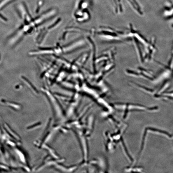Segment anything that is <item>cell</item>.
Returning a JSON list of instances; mask_svg holds the SVG:
<instances>
[{
	"mask_svg": "<svg viewBox=\"0 0 173 173\" xmlns=\"http://www.w3.org/2000/svg\"><path fill=\"white\" fill-rule=\"evenodd\" d=\"M97 33L103 39L108 41L118 42L127 39L126 34L109 27H101Z\"/></svg>",
	"mask_w": 173,
	"mask_h": 173,
	"instance_id": "obj_1",
	"label": "cell"
},
{
	"mask_svg": "<svg viewBox=\"0 0 173 173\" xmlns=\"http://www.w3.org/2000/svg\"><path fill=\"white\" fill-rule=\"evenodd\" d=\"M132 8L137 13L142 15L143 12L139 4L136 0H127Z\"/></svg>",
	"mask_w": 173,
	"mask_h": 173,
	"instance_id": "obj_2",
	"label": "cell"
},
{
	"mask_svg": "<svg viewBox=\"0 0 173 173\" xmlns=\"http://www.w3.org/2000/svg\"><path fill=\"white\" fill-rule=\"evenodd\" d=\"M114 10L117 13H122L123 9L121 0H113Z\"/></svg>",
	"mask_w": 173,
	"mask_h": 173,
	"instance_id": "obj_3",
	"label": "cell"
},
{
	"mask_svg": "<svg viewBox=\"0 0 173 173\" xmlns=\"http://www.w3.org/2000/svg\"><path fill=\"white\" fill-rule=\"evenodd\" d=\"M0 17H1L3 19V20H4L5 21H6V19L4 17H3V16H2V15H0Z\"/></svg>",
	"mask_w": 173,
	"mask_h": 173,
	"instance_id": "obj_4",
	"label": "cell"
}]
</instances>
